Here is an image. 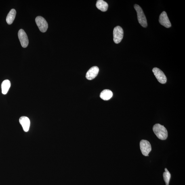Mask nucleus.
<instances>
[{"instance_id": "obj_12", "label": "nucleus", "mask_w": 185, "mask_h": 185, "mask_svg": "<svg viewBox=\"0 0 185 185\" xmlns=\"http://www.w3.org/2000/svg\"><path fill=\"white\" fill-rule=\"evenodd\" d=\"M96 6L99 10L103 12H105L107 10L108 4L103 0H98L97 1Z\"/></svg>"}, {"instance_id": "obj_14", "label": "nucleus", "mask_w": 185, "mask_h": 185, "mask_svg": "<svg viewBox=\"0 0 185 185\" xmlns=\"http://www.w3.org/2000/svg\"><path fill=\"white\" fill-rule=\"evenodd\" d=\"M11 86V83L8 80H5L2 83L1 87L2 93L5 95L7 94Z\"/></svg>"}, {"instance_id": "obj_5", "label": "nucleus", "mask_w": 185, "mask_h": 185, "mask_svg": "<svg viewBox=\"0 0 185 185\" xmlns=\"http://www.w3.org/2000/svg\"><path fill=\"white\" fill-rule=\"evenodd\" d=\"M35 22L40 31L44 33L47 31L48 28V24L45 19L41 16L36 17Z\"/></svg>"}, {"instance_id": "obj_7", "label": "nucleus", "mask_w": 185, "mask_h": 185, "mask_svg": "<svg viewBox=\"0 0 185 185\" xmlns=\"http://www.w3.org/2000/svg\"><path fill=\"white\" fill-rule=\"evenodd\" d=\"M18 35L22 46L24 48L27 47L28 44V39L25 32L24 30L21 29L19 30Z\"/></svg>"}, {"instance_id": "obj_8", "label": "nucleus", "mask_w": 185, "mask_h": 185, "mask_svg": "<svg viewBox=\"0 0 185 185\" xmlns=\"http://www.w3.org/2000/svg\"><path fill=\"white\" fill-rule=\"evenodd\" d=\"M159 21L160 24L166 28H169L171 26V23L165 11H163L160 15Z\"/></svg>"}, {"instance_id": "obj_10", "label": "nucleus", "mask_w": 185, "mask_h": 185, "mask_svg": "<svg viewBox=\"0 0 185 185\" xmlns=\"http://www.w3.org/2000/svg\"><path fill=\"white\" fill-rule=\"evenodd\" d=\"M19 122L24 130L26 132H27L29 130L30 124L29 118L25 116H22L20 118Z\"/></svg>"}, {"instance_id": "obj_2", "label": "nucleus", "mask_w": 185, "mask_h": 185, "mask_svg": "<svg viewBox=\"0 0 185 185\" xmlns=\"http://www.w3.org/2000/svg\"><path fill=\"white\" fill-rule=\"evenodd\" d=\"M134 8L136 11L138 21L141 26L144 28H146L148 26L146 16L143 11L142 9L137 4H135Z\"/></svg>"}, {"instance_id": "obj_13", "label": "nucleus", "mask_w": 185, "mask_h": 185, "mask_svg": "<svg viewBox=\"0 0 185 185\" xmlns=\"http://www.w3.org/2000/svg\"><path fill=\"white\" fill-rule=\"evenodd\" d=\"M16 15V11L15 9H12L8 14L6 17V22L8 24H12Z\"/></svg>"}, {"instance_id": "obj_9", "label": "nucleus", "mask_w": 185, "mask_h": 185, "mask_svg": "<svg viewBox=\"0 0 185 185\" xmlns=\"http://www.w3.org/2000/svg\"><path fill=\"white\" fill-rule=\"evenodd\" d=\"M99 71V69L98 67H93L87 72L86 78L87 80H92L98 75Z\"/></svg>"}, {"instance_id": "obj_4", "label": "nucleus", "mask_w": 185, "mask_h": 185, "mask_svg": "<svg viewBox=\"0 0 185 185\" xmlns=\"http://www.w3.org/2000/svg\"><path fill=\"white\" fill-rule=\"evenodd\" d=\"M140 148L142 154L145 156H148L151 152L152 147L149 142L146 140H142L140 142Z\"/></svg>"}, {"instance_id": "obj_6", "label": "nucleus", "mask_w": 185, "mask_h": 185, "mask_svg": "<svg viewBox=\"0 0 185 185\" xmlns=\"http://www.w3.org/2000/svg\"><path fill=\"white\" fill-rule=\"evenodd\" d=\"M152 71L159 82L161 84L166 82L167 78L161 69L157 68H154L152 69Z\"/></svg>"}, {"instance_id": "obj_1", "label": "nucleus", "mask_w": 185, "mask_h": 185, "mask_svg": "<svg viewBox=\"0 0 185 185\" xmlns=\"http://www.w3.org/2000/svg\"><path fill=\"white\" fill-rule=\"evenodd\" d=\"M154 133L158 139L161 140H165L167 138L168 134L166 129L163 125L159 124H156L153 127Z\"/></svg>"}, {"instance_id": "obj_3", "label": "nucleus", "mask_w": 185, "mask_h": 185, "mask_svg": "<svg viewBox=\"0 0 185 185\" xmlns=\"http://www.w3.org/2000/svg\"><path fill=\"white\" fill-rule=\"evenodd\" d=\"M123 37V30L119 26L114 28L113 30V39L114 42L118 44L121 42Z\"/></svg>"}, {"instance_id": "obj_15", "label": "nucleus", "mask_w": 185, "mask_h": 185, "mask_svg": "<svg viewBox=\"0 0 185 185\" xmlns=\"http://www.w3.org/2000/svg\"><path fill=\"white\" fill-rule=\"evenodd\" d=\"M165 172L163 173V178L166 185H169L171 178V174L167 168L165 169Z\"/></svg>"}, {"instance_id": "obj_11", "label": "nucleus", "mask_w": 185, "mask_h": 185, "mask_svg": "<svg viewBox=\"0 0 185 185\" xmlns=\"http://www.w3.org/2000/svg\"><path fill=\"white\" fill-rule=\"evenodd\" d=\"M113 96V93L109 89H104L101 93L100 98L105 100H109Z\"/></svg>"}]
</instances>
